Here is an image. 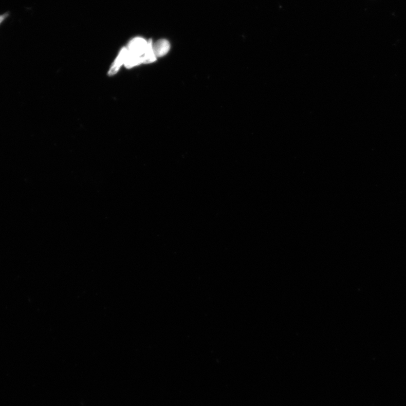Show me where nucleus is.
Wrapping results in <instances>:
<instances>
[{"mask_svg":"<svg viewBox=\"0 0 406 406\" xmlns=\"http://www.w3.org/2000/svg\"><path fill=\"white\" fill-rule=\"evenodd\" d=\"M148 41L144 38L135 37L131 40L128 44V54L137 58L143 59L145 63L144 55L148 47Z\"/></svg>","mask_w":406,"mask_h":406,"instance_id":"1","label":"nucleus"},{"mask_svg":"<svg viewBox=\"0 0 406 406\" xmlns=\"http://www.w3.org/2000/svg\"><path fill=\"white\" fill-rule=\"evenodd\" d=\"M170 48L169 42L166 39H161L152 44L153 52L156 58L166 55L169 52Z\"/></svg>","mask_w":406,"mask_h":406,"instance_id":"2","label":"nucleus"},{"mask_svg":"<svg viewBox=\"0 0 406 406\" xmlns=\"http://www.w3.org/2000/svg\"><path fill=\"white\" fill-rule=\"evenodd\" d=\"M127 52L128 49L127 48H123L122 50H121L118 56H117L115 61H114L112 64L111 69H110L109 71V74L110 76L114 75V74L118 73L120 68L124 64Z\"/></svg>","mask_w":406,"mask_h":406,"instance_id":"3","label":"nucleus"},{"mask_svg":"<svg viewBox=\"0 0 406 406\" xmlns=\"http://www.w3.org/2000/svg\"><path fill=\"white\" fill-rule=\"evenodd\" d=\"M7 17V14H3V15L0 16V23H1L3 20H4Z\"/></svg>","mask_w":406,"mask_h":406,"instance_id":"4","label":"nucleus"}]
</instances>
